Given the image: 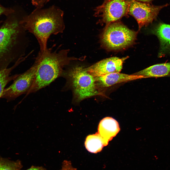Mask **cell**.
<instances>
[{"label": "cell", "instance_id": "7", "mask_svg": "<svg viewBox=\"0 0 170 170\" xmlns=\"http://www.w3.org/2000/svg\"><path fill=\"white\" fill-rule=\"evenodd\" d=\"M169 5L168 3L155 5L149 3L142 2L136 0H131L128 12L137 21L139 29L151 23L156 18L160 11Z\"/></svg>", "mask_w": 170, "mask_h": 170}, {"label": "cell", "instance_id": "17", "mask_svg": "<svg viewBox=\"0 0 170 170\" xmlns=\"http://www.w3.org/2000/svg\"><path fill=\"white\" fill-rule=\"evenodd\" d=\"M36 8H42L50 0H30Z\"/></svg>", "mask_w": 170, "mask_h": 170}, {"label": "cell", "instance_id": "20", "mask_svg": "<svg viewBox=\"0 0 170 170\" xmlns=\"http://www.w3.org/2000/svg\"><path fill=\"white\" fill-rule=\"evenodd\" d=\"M25 170H47L42 166H32L29 168Z\"/></svg>", "mask_w": 170, "mask_h": 170}, {"label": "cell", "instance_id": "21", "mask_svg": "<svg viewBox=\"0 0 170 170\" xmlns=\"http://www.w3.org/2000/svg\"><path fill=\"white\" fill-rule=\"evenodd\" d=\"M136 0L140 1L142 2H144L146 3H150L151 1L153 0Z\"/></svg>", "mask_w": 170, "mask_h": 170}, {"label": "cell", "instance_id": "5", "mask_svg": "<svg viewBox=\"0 0 170 170\" xmlns=\"http://www.w3.org/2000/svg\"><path fill=\"white\" fill-rule=\"evenodd\" d=\"M136 33L121 23L115 22L106 25L100 36L101 46L108 50L123 49L132 45Z\"/></svg>", "mask_w": 170, "mask_h": 170}, {"label": "cell", "instance_id": "6", "mask_svg": "<svg viewBox=\"0 0 170 170\" xmlns=\"http://www.w3.org/2000/svg\"><path fill=\"white\" fill-rule=\"evenodd\" d=\"M131 0H110L97 7L95 15L100 18L97 23L106 25L115 22L128 13Z\"/></svg>", "mask_w": 170, "mask_h": 170}, {"label": "cell", "instance_id": "14", "mask_svg": "<svg viewBox=\"0 0 170 170\" xmlns=\"http://www.w3.org/2000/svg\"><path fill=\"white\" fill-rule=\"evenodd\" d=\"M85 147L89 152L96 153L101 151L106 144L98 132L88 136L85 142Z\"/></svg>", "mask_w": 170, "mask_h": 170}, {"label": "cell", "instance_id": "10", "mask_svg": "<svg viewBox=\"0 0 170 170\" xmlns=\"http://www.w3.org/2000/svg\"><path fill=\"white\" fill-rule=\"evenodd\" d=\"M152 32L157 37L160 42L159 57L170 55V25L160 23L153 28Z\"/></svg>", "mask_w": 170, "mask_h": 170}, {"label": "cell", "instance_id": "13", "mask_svg": "<svg viewBox=\"0 0 170 170\" xmlns=\"http://www.w3.org/2000/svg\"><path fill=\"white\" fill-rule=\"evenodd\" d=\"M132 74L145 78L167 77L170 75V62L155 64Z\"/></svg>", "mask_w": 170, "mask_h": 170}, {"label": "cell", "instance_id": "1", "mask_svg": "<svg viewBox=\"0 0 170 170\" xmlns=\"http://www.w3.org/2000/svg\"><path fill=\"white\" fill-rule=\"evenodd\" d=\"M13 8L0 25V72L24 57L29 43L22 23L26 14L21 8Z\"/></svg>", "mask_w": 170, "mask_h": 170}, {"label": "cell", "instance_id": "15", "mask_svg": "<svg viewBox=\"0 0 170 170\" xmlns=\"http://www.w3.org/2000/svg\"><path fill=\"white\" fill-rule=\"evenodd\" d=\"M20 64L19 62H17L10 68H7L0 72V98H1L6 85L11 81L15 79L20 74L10 75L11 72Z\"/></svg>", "mask_w": 170, "mask_h": 170}, {"label": "cell", "instance_id": "16", "mask_svg": "<svg viewBox=\"0 0 170 170\" xmlns=\"http://www.w3.org/2000/svg\"><path fill=\"white\" fill-rule=\"evenodd\" d=\"M22 167L21 161H11L0 155V170H20Z\"/></svg>", "mask_w": 170, "mask_h": 170}, {"label": "cell", "instance_id": "18", "mask_svg": "<svg viewBox=\"0 0 170 170\" xmlns=\"http://www.w3.org/2000/svg\"><path fill=\"white\" fill-rule=\"evenodd\" d=\"M60 170H77L72 166L70 161L65 160L63 162L62 168Z\"/></svg>", "mask_w": 170, "mask_h": 170}, {"label": "cell", "instance_id": "9", "mask_svg": "<svg viewBox=\"0 0 170 170\" xmlns=\"http://www.w3.org/2000/svg\"><path fill=\"white\" fill-rule=\"evenodd\" d=\"M127 57L120 58L113 57L101 60L86 68L87 71L96 77L112 73H119L123 68L124 61Z\"/></svg>", "mask_w": 170, "mask_h": 170}, {"label": "cell", "instance_id": "4", "mask_svg": "<svg viewBox=\"0 0 170 170\" xmlns=\"http://www.w3.org/2000/svg\"><path fill=\"white\" fill-rule=\"evenodd\" d=\"M61 76L66 77L70 82L77 101L101 94L95 77L83 66L77 65L67 72L63 71Z\"/></svg>", "mask_w": 170, "mask_h": 170}, {"label": "cell", "instance_id": "3", "mask_svg": "<svg viewBox=\"0 0 170 170\" xmlns=\"http://www.w3.org/2000/svg\"><path fill=\"white\" fill-rule=\"evenodd\" d=\"M52 49V48H47L38 53L34 64L36 67L34 78L26 95L48 86L61 76L63 68L71 61L82 59L68 57L69 49L58 52L57 50L53 52Z\"/></svg>", "mask_w": 170, "mask_h": 170}, {"label": "cell", "instance_id": "19", "mask_svg": "<svg viewBox=\"0 0 170 170\" xmlns=\"http://www.w3.org/2000/svg\"><path fill=\"white\" fill-rule=\"evenodd\" d=\"M14 9L13 8L5 7L0 3V16L2 15H4L6 16L12 12Z\"/></svg>", "mask_w": 170, "mask_h": 170}, {"label": "cell", "instance_id": "2", "mask_svg": "<svg viewBox=\"0 0 170 170\" xmlns=\"http://www.w3.org/2000/svg\"><path fill=\"white\" fill-rule=\"evenodd\" d=\"M63 15L61 10L53 5L46 8H36L23 17V27L36 38L40 51L47 48V41L51 35L63 32L65 28Z\"/></svg>", "mask_w": 170, "mask_h": 170}, {"label": "cell", "instance_id": "11", "mask_svg": "<svg viewBox=\"0 0 170 170\" xmlns=\"http://www.w3.org/2000/svg\"><path fill=\"white\" fill-rule=\"evenodd\" d=\"M95 78L98 85L103 87H109L118 83L145 78L142 76L120 72L109 73Z\"/></svg>", "mask_w": 170, "mask_h": 170}, {"label": "cell", "instance_id": "12", "mask_svg": "<svg viewBox=\"0 0 170 170\" xmlns=\"http://www.w3.org/2000/svg\"><path fill=\"white\" fill-rule=\"evenodd\" d=\"M119 130V124L116 121L112 118L106 117L100 122L98 133L103 139L106 146L109 141L116 136Z\"/></svg>", "mask_w": 170, "mask_h": 170}, {"label": "cell", "instance_id": "8", "mask_svg": "<svg viewBox=\"0 0 170 170\" xmlns=\"http://www.w3.org/2000/svg\"><path fill=\"white\" fill-rule=\"evenodd\" d=\"M36 70V66L34 64L25 72L20 74L10 86L4 89L1 98L9 102L22 94H26L32 84Z\"/></svg>", "mask_w": 170, "mask_h": 170}, {"label": "cell", "instance_id": "22", "mask_svg": "<svg viewBox=\"0 0 170 170\" xmlns=\"http://www.w3.org/2000/svg\"><path fill=\"white\" fill-rule=\"evenodd\" d=\"M167 77H170V75H169L167 76Z\"/></svg>", "mask_w": 170, "mask_h": 170}]
</instances>
